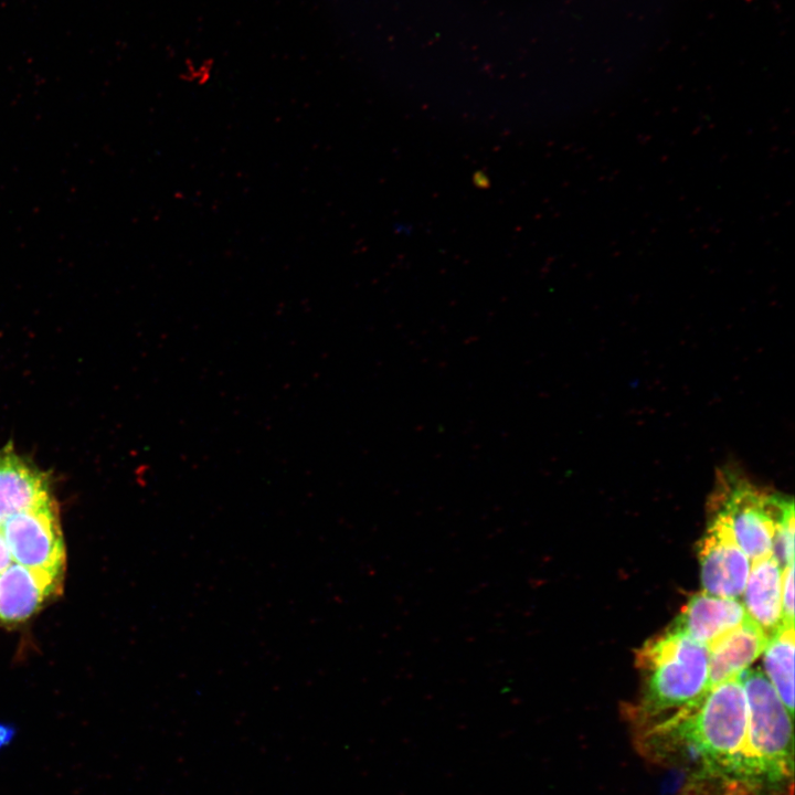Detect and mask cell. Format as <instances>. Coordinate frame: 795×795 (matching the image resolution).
Returning <instances> with one entry per match:
<instances>
[{"instance_id": "2", "label": "cell", "mask_w": 795, "mask_h": 795, "mask_svg": "<svg viewBox=\"0 0 795 795\" xmlns=\"http://www.w3.org/2000/svg\"><path fill=\"white\" fill-rule=\"evenodd\" d=\"M636 666L643 688L627 712L633 729L697 702L710 689L708 647L670 627L637 650Z\"/></svg>"}, {"instance_id": "9", "label": "cell", "mask_w": 795, "mask_h": 795, "mask_svg": "<svg viewBox=\"0 0 795 795\" xmlns=\"http://www.w3.org/2000/svg\"><path fill=\"white\" fill-rule=\"evenodd\" d=\"M767 640L765 632L748 616L711 644L708 647L710 688L736 678L763 653Z\"/></svg>"}, {"instance_id": "7", "label": "cell", "mask_w": 795, "mask_h": 795, "mask_svg": "<svg viewBox=\"0 0 795 795\" xmlns=\"http://www.w3.org/2000/svg\"><path fill=\"white\" fill-rule=\"evenodd\" d=\"M743 603L700 592L691 596L670 628L709 647L748 618Z\"/></svg>"}, {"instance_id": "5", "label": "cell", "mask_w": 795, "mask_h": 795, "mask_svg": "<svg viewBox=\"0 0 795 795\" xmlns=\"http://www.w3.org/2000/svg\"><path fill=\"white\" fill-rule=\"evenodd\" d=\"M0 531L15 563L54 577L61 574L65 550L54 499L6 516Z\"/></svg>"}, {"instance_id": "12", "label": "cell", "mask_w": 795, "mask_h": 795, "mask_svg": "<svg viewBox=\"0 0 795 795\" xmlns=\"http://www.w3.org/2000/svg\"><path fill=\"white\" fill-rule=\"evenodd\" d=\"M765 676L782 702L794 712V624L783 623L768 638L763 650Z\"/></svg>"}, {"instance_id": "1", "label": "cell", "mask_w": 795, "mask_h": 795, "mask_svg": "<svg viewBox=\"0 0 795 795\" xmlns=\"http://www.w3.org/2000/svg\"><path fill=\"white\" fill-rule=\"evenodd\" d=\"M638 753L685 775L678 795H750L748 707L739 678L697 702L633 729Z\"/></svg>"}, {"instance_id": "3", "label": "cell", "mask_w": 795, "mask_h": 795, "mask_svg": "<svg viewBox=\"0 0 795 795\" xmlns=\"http://www.w3.org/2000/svg\"><path fill=\"white\" fill-rule=\"evenodd\" d=\"M738 678L746 698V739L755 795H793V716L762 670L746 668Z\"/></svg>"}, {"instance_id": "16", "label": "cell", "mask_w": 795, "mask_h": 795, "mask_svg": "<svg viewBox=\"0 0 795 795\" xmlns=\"http://www.w3.org/2000/svg\"><path fill=\"white\" fill-rule=\"evenodd\" d=\"M3 518H4V516L0 512V526H1Z\"/></svg>"}, {"instance_id": "11", "label": "cell", "mask_w": 795, "mask_h": 795, "mask_svg": "<svg viewBox=\"0 0 795 795\" xmlns=\"http://www.w3.org/2000/svg\"><path fill=\"white\" fill-rule=\"evenodd\" d=\"M56 577L19 563L0 574V619L18 623L32 616L53 592Z\"/></svg>"}, {"instance_id": "13", "label": "cell", "mask_w": 795, "mask_h": 795, "mask_svg": "<svg viewBox=\"0 0 795 795\" xmlns=\"http://www.w3.org/2000/svg\"><path fill=\"white\" fill-rule=\"evenodd\" d=\"M783 623L794 624V563L783 569L782 575Z\"/></svg>"}, {"instance_id": "10", "label": "cell", "mask_w": 795, "mask_h": 795, "mask_svg": "<svg viewBox=\"0 0 795 795\" xmlns=\"http://www.w3.org/2000/svg\"><path fill=\"white\" fill-rule=\"evenodd\" d=\"M782 575L772 554L753 560L742 594L746 614L768 638L783 624Z\"/></svg>"}, {"instance_id": "4", "label": "cell", "mask_w": 795, "mask_h": 795, "mask_svg": "<svg viewBox=\"0 0 795 795\" xmlns=\"http://www.w3.org/2000/svg\"><path fill=\"white\" fill-rule=\"evenodd\" d=\"M708 508L752 561L772 554L776 528L794 513L791 497L760 488L733 468L719 470Z\"/></svg>"}, {"instance_id": "15", "label": "cell", "mask_w": 795, "mask_h": 795, "mask_svg": "<svg viewBox=\"0 0 795 795\" xmlns=\"http://www.w3.org/2000/svg\"><path fill=\"white\" fill-rule=\"evenodd\" d=\"M14 733L15 731L11 725L0 723V750L9 744Z\"/></svg>"}, {"instance_id": "14", "label": "cell", "mask_w": 795, "mask_h": 795, "mask_svg": "<svg viewBox=\"0 0 795 795\" xmlns=\"http://www.w3.org/2000/svg\"><path fill=\"white\" fill-rule=\"evenodd\" d=\"M12 556L0 531V574L12 563Z\"/></svg>"}, {"instance_id": "6", "label": "cell", "mask_w": 795, "mask_h": 795, "mask_svg": "<svg viewBox=\"0 0 795 795\" xmlns=\"http://www.w3.org/2000/svg\"><path fill=\"white\" fill-rule=\"evenodd\" d=\"M698 554L703 592L729 598L743 594L751 568L750 558L721 518L710 515Z\"/></svg>"}, {"instance_id": "8", "label": "cell", "mask_w": 795, "mask_h": 795, "mask_svg": "<svg viewBox=\"0 0 795 795\" xmlns=\"http://www.w3.org/2000/svg\"><path fill=\"white\" fill-rule=\"evenodd\" d=\"M54 499L50 477L8 443L0 448V512L6 517Z\"/></svg>"}]
</instances>
